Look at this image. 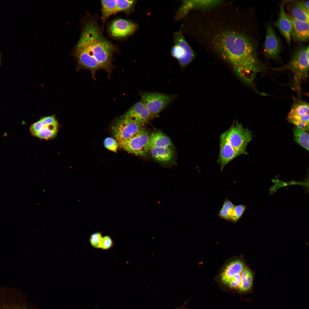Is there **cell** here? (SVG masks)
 I'll return each instance as SVG.
<instances>
[{
    "instance_id": "1",
    "label": "cell",
    "mask_w": 309,
    "mask_h": 309,
    "mask_svg": "<svg viewBox=\"0 0 309 309\" xmlns=\"http://www.w3.org/2000/svg\"><path fill=\"white\" fill-rule=\"evenodd\" d=\"M214 45L218 52L248 85H253L257 74L266 69L258 59L252 43L241 33L233 31L223 32L215 37Z\"/></svg>"
},
{
    "instance_id": "2",
    "label": "cell",
    "mask_w": 309,
    "mask_h": 309,
    "mask_svg": "<svg viewBox=\"0 0 309 309\" xmlns=\"http://www.w3.org/2000/svg\"><path fill=\"white\" fill-rule=\"evenodd\" d=\"M116 48L103 36L96 21H88L75 50L78 69L89 70L95 80L96 72L101 69L106 71L110 76L113 68V56Z\"/></svg>"
},
{
    "instance_id": "3",
    "label": "cell",
    "mask_w": 309,
    "mask_h": 309,
    "mask_svg": "<svg viewBox=\"0 0 309 309\" xmlns=\"http://www.w3.org/2000/svg\"><path fill=\"white\" fill-rule=\"evenodd\" d=\"M309 46L300 47L293 53L287 63L282 67L273 69L276 71H290L293 74L292 87L300 96L301 85L308 77Z\"/></svg>"
},
{
    "instance_id": "4",
    "label": "cell",
    "mask_w": 309,
    "mask_h": 309,
    "mask_svg": "<svg viewBox=\"0 0 309 309\" xmlns=\"http://www.w3.org/2000/svg\"><path fill=\"white\" fill-rule=\"evenodd\" d=\"M230 145L241 155H247L246 148L252 140V131L244 128L237 120H234L230 127L223 132Z\"/></svg>"
},
{
    "instance_id": "5",
    "label": "cell",
    "mask_w": 309,
    "mask_h": 309,
    "mask_svg": "<svg viewBox=\"0 0 309 309\" xmlns=\"http://www.w3.org/2000/svg\"><path fill=\"white\" fill-rule=\"evenodd\" d=\"M141 100L152 116L158 115L177 96L176 95L140 92Z\"/></svg>"
},
{
    "instance_id": "6",
    "label": "cell",
    "mask_w": 309,
    "mask_h": 309,
    "mask_svg": "<svg viewBox=\"0 0 309 309\" xmlns=\"http://www.w3.org/2000/svg\"><path fill=\"white\" fill-rule=\"evenodd\" d=\"M149 138L148 132L142 128L131 138L118 143L120 146L127 151L136 155L145 157L150 150Z\"/></svg>"
},
{
    "instance_id": "7",
    "label": "cell",
    "mask_w": 309,
    "mask_h": 309,
    "mask_svg": "<svg viewBox=\"0 0 309 309\" xmlns=\"http://www.w3.org/2000/svg\"><path fill=\"white\" fill-rule=\"evenodd\" d=\"M173 39L174 45L171 49V55L177 60L181 68L184 69L194 59V53L181 31L174 33Z\"/></svg>"
},
{
    "instance_id": "8",
    "label": "cell",
    "mask_w": 309,
    "mask_h": 309,
    "mask_svg": "<svg viewBox=\"0 0 309 309\" xmlns=\"http://www.w3.org/2000/svg\"><path fill=\"white\" fill-rule=\"evenodd\" d=\"M142 124L120 117L112 126L114 136L118 142L127 140L134 136L142 128Z\"/></svg>"
},
{
    "instance_id": "9",
    "label": "cell",
    "mask_w": 309,
    "mask_h": 309,
    "mask_svg": "<svg viewBox=\"0 0 309 309\" xmlns=\"http://www.w3.org/2000/svg\"><path fill=\"white\" fill-rule=\"evenodd\" d=\"M281 49L280 41L272 25L267 28L264 45V54L268 59L278 60Z\"/></svg>"
},
{
    "instance_id": "10",
    "label": "cell",
    "mask_w": 309,
    "mask_h": 309,
    "mask_svg": "<svg viewBox=\"0 0 309 309\" xmlns=\"http://www.w3.org/2000/svg\"><path fill=\"white\" fill-rule=\"evenodd\" d=\"M138 28L137 24L133 21L120 19L112 22L109 27V31L112 36L122 38L132 34Z\"/></svg>"
},
{
    "instance_id": "11",
    "label": "cell",
    "mask_w": 309,
    "mask_h": 309,
    "mask_svg": "<svg viewBox=\"0 0 309 309\" xmlns=\"http://www.w3.org/2000/svg\"><path fill=\"white\" fill-rule=\"evenodd\" d=\"M309 108L308 103L300 97L294 98L287 119L290 122L296 121L309 123Z\"/></svg>"
},
{
    "instance_id": "12",
    "label": "cell",
    "mask_w": 309,
    "mask_h": 309,
    "mask_svg": "<svg viewBox=\"0 0 309 309\" xmlns=\"http://www.w3.org/2000/svg\"><path fill=\"white\" fill-rule=\"evenodd\" d=\"M240 155L228 142L224 133L222 134L219 138V152L217 161L221 171L228 163Z\"/></svg>"
},
{
    "instance_id": "13",
    "label": "cell",
    "mask_w": 309,
    "mask_h": 309,
    "mask_svg": "<svg viewBox=\"0 0 309 309\" xmlns=\"http://www.w3.org/2000/svg\"><path fill=\"white\" fill-rule=\"evenodd\" d=\"M120 117L143 124L153 117L140 101L135 104Z\"/></svg>"
},
{
    "instance_id": "14",
    "label": "cell",
    "mask_w": 309,
    "mask_h": 309,
    "mask_svg": "<svg viewBox=\"0 0 309 309\" xmlns=\"http://www.w3.org/2000/svg\"><path fill=\"white\" fill-rule=\"evenodd\" d=\"M284 4V3H282L280 6L279 16L277 20L274 23V25L284 37L290 48L292 24L285 13Z\"/></svg>"
},
{
    "instance_id": "15",
    "label": "cell",
    "mask_w": 309,
    "mask_h": 309,
    "mask_svg": "<svg viewBox=\"0 0 309 309\" xmlns=\"http://www.w3.org/2000/svg\"><path fill=\"white\" fill-rule=\"evenodd\" d=\"M292 24L291 36L297 41L305 42L309 39V23L297 20L287 15Z\"/></svg>"
},
{
    "instance_id": "16",
    "label": "cell",
    "mask_w": 309,
    "mask_h": 309,
    "mask_svg": "<svg viewBox=\"0 0 309 309\" xmlns=\"http://www.w3.org/2000/svg\"><path fill=\"white\" fill-rule=\"evenodd\" d=\"M245 263L242 260H235L228 263L221 272L220 277L223 283L229 278L241 274L246 267Z\"/></svg>"
},
{
    "instance_id": "17",
    "label": "cell",
    "mask_w": 309,
    "mask_h": 309,
    "mask_svg": "<svg viewBox=\"0 0 309 309\" xmlns=\"http://www.w3.org/2000/svg\"><path fill=\"white\" fill-rule=\"evenodd\" d=\"M18 300L0 287V309H26L19 303Z\"/></svg>"
},
{
    "instance_id": "18",
    "label": "cell",
    "mask_w": 309,
    "mask_h": 309,
    "mask_svg": "<svg viewBox=\"0 0 309 309\" xmlns=\"http://www.w3.org/2000/svg\"><path fill=\"white\" fill-rule=\"evenodd\" d=\"M222 1L218 0L185 1L183 6L185 11L188 13L193 8L201 9H208L219 5Z\"/></svg>"
},
{
    "instance_id": "19",
    "label": "cell",
    "mask_w": 309,
    "mask_h": 309,
    "mask_svg": "<svg viewBox=\"0 0 309 309\" xmlns=\"http://www.w3.org/2000/svg\"><path fill=\"white\" fill-rule=\"evenodd\" d=\"M150 144L151 146L157 148L173 147L170 139L167 135L160 131H156L150 136Z\"/></svg>"
},
{
    "instance_id": "20",
    "label": "cell",
    "mask_w": 309,
    "mask_h": 309,
    "mask_svg": "<svg viewBox=\"0 0 309 309\" xmlns=\"http://www.w3.org/2000/svg\"><path fill=\"white\" fill-rule=\"evenodd\" d=\"M172 149L168 147L157 148L150 146V151L154 159L159 161L165 162L170 161L173 157V151Z\"/></svg>"
},
{
    "instance_id": "21",
    "label": "cell",
    "mask_w": 309,
    "mask_h": 309,
    "mask_svg": "<svg viewBox=\"0 0 309 309\" xmlns=\"http://www.w3.org/2000/svg\"><path fill=\"white\" fill-rule=\"evenodd\" d=\"M59 125L57 121L47 125L33 135L41 139H50L57 135Z\"/></svg>"
},
{
    "instance_id": "22",
    "label": "cell",
    "mask_w": 309,
    "mask_h": 309,
    "mask_svg": "<svg viewBox=\"0 0 309 309\" xmlns=\"http://www.w3.org/2000/svg\"><path fill=\"white\" fill-rule=\"evenodd\" d=\"M242 280L239 291L247 292L252 289L254 279V274L249 268L246 266L241 274Z\"/></svg>"
},
{
    "instance_id": "23",
    "label": "cell",
    "mask_w": 309,
    "mask_h": 309,
    "mask_svg": "<svg viewBox=\"0 0 309 309\" xmlns=\"http://www.w3.org/2000/svg\"><path fill=\"white\" fill-rule=\"evenodd\" d=\"M291 15L294 18L300 21L309 23V12L306 11L295 2L288 7Z\"/></svg>"
},
{
    "instance_id": "24",
    "label": "cell",
    "mask_w": 309,
    "mask_h": 309,
    "mask_svg": "<svg viewBox=\"0 0 309 309\" xmlns=\"http://www.w3.org/2000/svg\"><path fill=\"white\" fill-rule=\"evenodd\" d=\"M102 19L103 23L111 15L116 13V0H101Z\"/></svg>"
},
{
    "instance_id": "25",
    "label": "cell",
    "mask_w": 309,
    "mask_h": 309,
    "mask_svg": "<svg viewBox=\"0 0 309 309\" xmlns=\"http://www.w3.org/2000/svg\"><path fill=\"white\" fill-rule=\"evenodd\" d=\"M295 141L301 146L309 151V134L307 132L296 126L293 129Z\"/></svg>"
},
{
    "instance_id": "26",
    "label": "cell",
    "mask_w": 309,
    "mask_h": 309,
    "mask_svg": "<svg viewBox=\"0 0 309 309\" xmlns=\"http://www.w3.org/2000/svg\"><path fill=\"white\" fill-rule=\"evenodd\" d=\"M57 121L55 115L42 117L30 126V131L33 135L45 126Z\"/></svg>"
},
{
    "instance_id": "27",
    "label": "cell",
    "mask_w": 309,
    "mask_h": 309,
    "mask_svg": "<svg viewBox=\"0 0 309 309\" xmlns=\"http://www.w3.org/2000/svg\"><path fill=\"white\" fill-rule=\"evenodd\" d=\"M234 206L230 200L226 199L218 213V216L222 219L230 221L232 212Z\"/></svg>"
},
{
    "instance_id": "28",
    "label": "cell",
    "mask_w": 309,
    "mask_h": 309,
    "mask_svg": "<svg viewBox=\"0 0 309 309\" xmlns=\"http://www.w3.org/2000/svg\"><path fill=\"white\" fill-rule=\"evenodd\" d=\"M136 3L135 0H116V13L130 12L133 9Z\"/></svg>"
},
{
    "instance_id": "29",
    "label": "cell",
    "mask_w": 309,
    "mask_h": 309,
    "mask_svg": "<svg viewBox=\"0 0 309 309\" xmlns=\"http://www.w3.org/2000/svg\"><path fill=\"white\" fill-rule=\"evenodd\" d=\"M247 206L242 204L234 206L231 214L230 221L235 223L242 217L244 213Z\"/></svg>"
},
{
    "instance_id": "30",
    "label": "cell",
    "mask_w": 309,
    "mask_h": 309,
    "mask_svg": "<svg viewBox=\"0 0 309 309\" xmlns=\"http://www.w3.org/2000/svg\"><path fill=\"white\" fill-rule=\"evenodd\" d=\"M104 144L105 147L108 149L116 152L118 147V143L113 138L108 137L106 138L104 141Z\"/></svg>"
},
{
    "instance_id": "31",
    "label": "cell",
    "mask_w": 309,
    "mask_h": 309,
    "mask_svg": "<svg viewBox=\"0 0 309 309\" xmlns=\"http://www.w3.org/2000/svg\"><path fill=\"white\" fill-rule=\"evenodd\" d=\"M102 237L101 233L96 232L90 236V241L92 246L96 248H99Z\"/></svg>"
},
{
    "instance_id": "32",
    "label": "cell",
    "mask_w": 309,
    "mask_h": 309,
    "mask_svg": "<svg viewBox=\"0 0 309 309\" xmlns=\"http://www.w3.org/2000/svg\"><path fill=\"white\" fill-rule=\"evenodd\" d=\"M113 242L111 237L108 235L102 237L101 242L100 248L104 250H108L112 246Z\"/></svg>"
},
{
    "instance_id": "33",
    "label": "cell",
    "mask_w": 309,
    "mask_h": 309,
    "mask_svg": "<svg viewBox=\"0 0 309 309\" xmlns=\"http://www.w3.org/2000/svg\"><path fill=\"white\" fill-rule=\"evenodd\" d=\"M290 122L294 124L296 126L301 129L306 131H308L309 123L296 121H292Z\"/></svg>"
},
{
    "instance_id": "34",
    "label": "cell",
    "mask_w": 309,
    "mask_h": 309,
    "mask_svg": "<svg viewBox=\"0 0 309 309\" xmlns=\"http://www.w3.org/2000/svg\"><path fill=\"white\" fill-rule=\"evenodd\" d=\"M294 2L303 9L309 12V1H297Z\"/></svg>"
}]
</instances>
